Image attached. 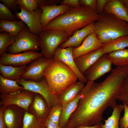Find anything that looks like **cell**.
<instances>
[{"label":"cell","mask_w":128,"mask_h":128,"mask_svg":"<svg viewBox=\"0 0 128 128\" xmlns=\"http://www.w3.org/2000/svg\"><path fill=\"white\" fill-rule=\"evenodd\" d=\"M102 82L87 81L80 92L77 108L70 117L65 128H77L82 126L100 124L103 114L108 107L117 105L116 97L128 69L124 66H116Z\"/></svg>","instance_id":"1"},{"label":"cell","mask_w":128,"mask_h":128,"mask_svg":"<svg viewBox=\"0 0 128 128\" xmlns=\"http://www.w3.org/2000/svg\"><path fill=\"white\" fill-rule=\"evenodd\" d=\"M98 15L96 12L88 7H70L65 12L50 21L42 30H59L72 36L77 31L95 22Z\"/></svg>","instance_id":"2"},{"label":"cell","mask_w":128,"mask_h":128,"mask_svg":"<svg viewBox=\"0 0 128 128\" xmlns=\"http://www.w3.org/2000/svg\"><path fill=\"white\" fill-rule=\"evenodd\" d=\"M43 75L50 90L57 96L78 79L75 73L68 66L53 58L45 70Z\"/></svg>","instance_id":"3"},{"label":"cell","mask_w":128,"mask_h":128,"mask_svg":"<svg viewBox=\"0 0 128 128\" xmlns=\"http://www.w3.org/2000/svg\"><path fill=\"white\" fill-rule=\"evenodd\" d=\"M94 32L103 44L118 38L128 36V23L103 11L95 22Z\"/></svg>","instance_id":"4"},{"label":"cell","mask_w":128,"mask_h":128,"mask_svg":"<svg viewBox=\"0 0 128 128\" xmlns=\"http://www.w3.org/2000/svg\"><path fill=\"white\" fill-rule=\"evenodd\" d=\"M43 56L51 60L57 48L71 36L62 31L55 29L43 30L38 35Z\"/></svg>","instance_id":"5"},{"label":"cell","mask_w":128,"mask_h":128,"mask_svg":"<svg viewBox=\"0 0 128 128\" xmlns=\"http://www.w3.org/2000/svg\"><path fill=\"white\" fill-rule=\"evenodd\" d=\"M40 48L38 36L32 33L26 25L15 36L14 42L7 48L6 51L10 54H15L30 50L37 51Z\"/></svg>","instance_id":"6"},{"label":"cell","mask_w":128,"mask_h":128,"mask_svg":"<svg viewBox=\"0 0 128 128\" xmlns=\"http://www.w3.org/2000/svg\"><path fill=\"white\" fill-rule=\"evenodd\" d=\"M18 83L23 86L24 90L41 95L50 109L53 106L60 104L57 96L50 90L44 76L39 82L21 79Z\"/></svg>","instance_id":"7"},{"label":"cell","mask_w":128,"mask_h":128,"mask_svg":"<svg viewBox=\"0 0 128 128\" xmlns=\"http://www.w3.org/2000/svg\"><path fill=\"white\" fill-rule=\"evenodd\" d=\"M43 56L41 52L30 50L15 54H10L6 52L0 55V64L21 67L31 63L33 61Z\"/></svg>","instance_id":"8"},{"label":"cell","mask_w":128,"mask_h":128,"mask_svg":"<svg viewBox=\"0 0 128 128\" xmlns=\"http://www.w3.org/2000/svg\"><path fill=\"white\" fill-rule=\"evenodd\" d=\"M36 93L26 90L10 94H0V105L4 106L14 105L28 111L29 106Z\"/></svg>","instance_id":"9"},{"label":"cell","mask_w":128,"mask_h":128,"mask_svg":"<svg viewBox=\"0 0 128 128\" xmlns=\"http://www.w3.org/2000/svg\"><path fill=\"white\" fill-rule=\"evenodd\" d=\"M18 6L20 11L14 14L16 18L22 21L28 27L32 33L38 35L42 30L41 21L42 10L38 8L33 11L29 12Z\"/></svg>","instance_id":"10"},{"label":"cell","mask_w":128,"mask_h":128,"mask_svg":"<svg viewBox=\"0 0 128 128\" xmlns=\"http://www.w3.org/2000/svg\"><path fill=\"white\" fill-rule=\"evenodd\" d=\"M112 62L107 54H104L84 74L87 81H94L111 70Z\"/></svg>","instance_id":"11"},{"label":"cell","mask_w":128,"mask_h":128,"mask_svg":"<svg viewBox=\"0 0 128 128\" xmlns=\"http://www.w3.org/2000/svg\"><path fill=\"white\" fill-rule=\"evenodd\" d=\"M50 60L43 56L38 58L27 66L21 78L37 82L40 81L44 76V72Z\"/></svg>","instance_id":"12"},{"label":"cell","mask_w":128,"mask_h":128,"mask_svg":"<svg viewBox=\"0 0 128 128\" xmlns=\"http://www.w3.org/2000/svg\"><path fill=\"white\" fill-rule=\"evenodd\" d=\"M26 111L16 105L4 106V116L7 128H22Z\"/></svg>","instance_id":"13"},{"label":"cell","mask_w":128,"mask_h":128,"mask_svg":"<svg viewBox=\"0 0 128 128\" xmlns=\"http://www.w3.org/2000/svg\"><path fill=\"white\" fill-rule=\"evenodd\" d=\"M74 48L70 46L62 48L59 47L55 51L53 58L60 60L70 68L76 74L79 81L87 83L86 78L79 72L75 64L72 53Z\"/></svg>","instance_id":"14"},{"label":"cell","mask_w":128,"mask_h":128,"mask_svg":"<svg viewBox=\"0 0 128 128\" xmlns=\"http://www.w3.org/2000/svg\"><path fill=\"white\" fill-rule=\"evenodd\" d=\"M102 45L94 32L84 39L79 47L74 48L73 57L75 59L87 54L101 48Z\"/></svg>","instance_id":"15"},{"label":"cell","mask_w":128,"mask_h":128,"mask_svg":"<svg viewBox=\"0 0 128 128\" xmlns=\"http://www.w3.org/2000/svg\"><path fill=\"white\" fill-rule=\"evenodd\" d=\"M50 109L44 98L40 95L36 93L32 102L29 106L28 112L45 122Z\"/></svg>","instance_id":"16"},{"label":"cell","mask_w":128,"mask_h":128,"mask_svg":"<svg viewBox=\"0 0 128 128\" xmlns=\"http://www.w3.org/2000/svg\"><path fill=\"white\" fill-rule=\"evenodd\" d=\"M104 54L101 47L74 59L78 70L84 75L90 67Z\"/></svg>","instance_id":"17"},{"label":"cell","mask_w":128,"mask_h":128,"mask_svg":"<svg viewBox=\"0 0 128 128\" xmlns=\"http://www.w3.org/2000/svg\"><path fill=\"white\" fill-rule=\"evenodd\" d=\"M70 7L66 5H55L40 6L42 10L41 23L42 28L58 16L66 11Z\"/></svg>","instance_id":"18"},{"label":"cell","mask_w":128,"mask_h":128,"mask_svg":"<svg viewBox=\"0 0 128 128\" xmlns=\"http://www.w3.org/2000/svg\"><path fill=\"white\" fill-rule=\"evenodd\" d=\"M128 23V12L120 0H110L103 11Z\"/></svg>","instance_id":"19"},{"label":"cell","mask_w":128,"mask_h":128,"mask_svg":"<svg viewBox=\"0 0 128 128\" xmlns=\"http://www.w3.org/2000/svg\"><path fill=\"white\" fill-rule=\"evenodd\" d=\"M85 86L80 81L73 83L57 96L60 104H62L72 101L78 95Z\"/></svg>","instance_id":"20"},{"label":"cell","mask_w":128,"mask_h":128,"mask_svg":"<svg viewBox=\"0 0 128 128\" xmlns=\"http://www.w3.org/2000/svg\"><path fill=\"white\" fill-rule=\"evenodd\" d=\"M80 96V92L72 101L61 104L62 109L59 122V125L61 128H65L71 116L76 109Z\"/></svg>","instance_id":"21"},{"label":"cell","mask_w":128,"mask_h":128,"mask_svg":"<svg viewBox=\"0 0 128 128\" xmlns=\"http://www.w3.org/2000/svg\"><path fill=\"white\" fill-rule=\"evenodd\" d=\"M27 66L14 67L0 64V75L6 79L19 81L21 76L25 72Z\"/></svg>","instance_id":"22"},{"label":"cell","mask_w":128,"mask_h":128,"mask_svg":"<svg viewBox=\"0 0 128 128\" xmlns=\"http://www.w3.org/2000/svg\"><path fill=\"white\" fill-rule=\"evenodd\" d=\"M21 20L10 21L0 20V32H5L11 36H16L26 26Z\"/></svg>","instance_id":"23"},{"label":"cell","mask_w":128,"mask_h":128,"mask_svg":"<svg viewBox=\"0 0 128 128\" xmlns=\"http://www.w3.org/2000/svg\"><path fill=\"white\" fill-rule=\"evenodd\" d=\"M18 81L6 79L0 75V93L1 94H14L24 90Z\"/></svg>","instance_id":"24"},{"label":"cell","mask_w":128,"mask_h":128,"mask_svg":"<svg viewBox=\"0 0 128 128\" xmlns=\"http://www.w3.org/2000/svg\"><path fill=\"white\" fill-rule=\"evenodd\" d=\"M128 47V36L121 37L103 44L102 47L104 54L125 49Z\"/></svg>","instance_id":"25"},{"label":"cell","mask_w":128,"mask_h":128,"mask_svg":"<svg viewBox=\"0 0 128 128\" xmlns=\"http://www.w3.org/2000/svg\"><path fill=\"white\" fill-rule=\"evenodd\" d=\"M124 109L123 104L117 105L113 109L111 116L105 120V123H101L102 128H120L119 121L120 114Z\"/></svg>","instance_id":"26"},{"label":"cell","mask_w":128,"mask_h":128,"mask_svg":"<svg viewBox=\"0 0 128 128\" xmlns=\"http://www.w3.org/2000/svg\"><path fill=\"white\" fill-rule=\"evenodd\" d=\"M107 54L114 65L116 66L128 65V49L115 51Z\"/></svg>","instance_id":"27"},{"label":"cell","mask_w":128,"mask_h":128,"mask_svg":"<svg viewBox=\"0 0 128 128\" xmlns=\"http://www.w3.org/2000/svg\"><path fill=\"white\" fill-rule=\"evenodd\" d=\"M22 128H46L45 122L26 111Z\"/></svg>","instance_id":"28"},{"label":"cell","mask_w":128,"mask_h":128,"mask_svg":"<svg viewBox=\"0 0 128 128\" xmlns=\"http://www.w3.org/2000/svg\"><path fill=\"white\" fill-rule=\"evenodd\" d=\"M15 36L4 32L0 33V55L6 51L7 48L14 42Z\"/></svg>","instance_id":"29"},{"label":"cell","mask_w":128,"mask_h":128,"mask_svg":"<svg viewBox=\"0 0 128 128\" xmlns=\"http://www.w3.org/2000/svg\"><path fill=\"white\" fill-rule=\"evenodd\" d=\"M95 22L91 23L82 28L75 32L73 35L77 37L82 42L88 36L94 32Z\"/></svg>","instance_id":"30"},{"label":"cell","mask_w":128,"mask_h":128,"mask_svg":"<svg viewBox=\"0 0 128 128\" xmlns=\"http://www.w3.org/2000/svg\"><path fill=\"white\" fill-rule=\"evenodd\" d=\"M116 99L125 104L128 107V74L126 77Z\"/></svg>","instance_id":"31"},{"label":"cell","mask_w":128,"mask_h":128,"mask_svg":"<svg viewBox=\"0 0 128 128\" xmlns=\"http://www.w3.org/2000/svg\"><path fill=\"white\" fill-rule=\"evenodd\" d=\"M17 4L25 10L33 11L39 8L37 0H16Z\"/></svg>","instance_id":"32"},{"label":"cell","mask_w":128,"mask_h":128,"mask_svg":"<svg viewBox=\"0 0 128 128\" xmlns=\"http://www.w3.org/2000/svg\"><path fill=\"white\" fill-rule=\"evenodd\" d=\"M62 109L60 104L53 106L50 109L47 119L59 125Z\"/></svg>","instance_id":"33"},{"label":"cell","mask_w":128,"mask_h":128,"mask_svg":"<svg viewBox=\"0 0 128 128\" xmlns=\"http://www.w3.org/2000/svg\"><path fill=\"white\" fill-rule=\"evenodd\" d=\"M17 18L12 11L5 5L0 3V20H17Z\"/></svg>","instance_id":"34"},{"label":"cell","mask_w":128,"mask_h":128,"mask_svg":"<svg viewBox=\"0 0 128 128\" xmlns=\"http://www.w3.org/2000/svg\"><path fill=\"white\" fill-rule=\"evenodd\" d=\"M82 42L77 37L73 35L59 47L62 48L70 46L77 48L79 47Z\"/></svg>","instance_id":"35"},{"label":"cell","mask_w":128,"mask_h":128,"mask_svg":"<svg viewBox=\"0 0 128 128\" xmlns=\"http://www.w3.org/2000/svg\"><path fill=\"white\" fill-rule=\"evenodd\" d=\"M0 1L14 13L18 12L20 9L16 3V0H0Z\"/></svg>","instance_id":"36"},{"label":"cell","mask_w":128,"mask_h":128,"mask_svg":"<svg viewBox=\"0 0 128 128\" xmlns=\"http://www.w3.org/2000/svg\"><path fill=\"white\" fill-rule=\"evenodd\" d=\"M124 106L123 116L120 118L119 124L120 128H128V107L123 103Z\"/></svg>","instance_id":"37"},{"label":"cell","mask_w":128,"mask_h":128,"mask_svg":"<svg viewBox=\"0 0 128 128\" xmlns=\"http://www.w3.org/2000/svg\"><path fill=\"white\" fill-rule=\"evenodd\" d=\"M97 0H79L81 6L89 7L94 11H96Z\"/></svg>","instance_id":"38"},{"label":"cell","mask_w":128,"mask_h":128,"mask_svg":"<svg viewBox=\"0 0 128 128\" xmlns=\"http://www.w3.org/2000/svg\"><path fill=\"white\" fill-rule=\"evenodd\" d=\"M62 0H37L39 7L42 6L50 5L60 4Z\"/></svg>","instance_id":"39"},{"label":"cell","mask_w":128,"mask_h":128,"mask_svg":"<svg viewBox=\"0 0 128 128\" xmlns=\"http://www.w3.org/2000/svg\"><path fill=\"white\" fill-rule=\"evenodd\" d=\"M59 5H68L73 7H78L81 6L79 0H62Z\"/></svg>","instance_id":"40"},{"label":"cell","mask_w":128,"mask_h":128,"mask_svg":"<svg viewBox=\"0 0 128 128\" xmlns=\"http://www.w3.org/2000/svg\"><path fill=\"white\" fill-rule=\"evenodd\" d=\"M110 0H97L96 5V11L98 14L103 11L106 4Z\"/></svg>","instance_id":"41"},{"label":"cell","mask_w":128,"mask_h":128,"mask_svg":"<svg viewBox=\"0 0 128 128\" xmlns=\"http://www.w3.org/2000/svg\"><path fill=\"white\" fill-rule=\"evenodd\" d=\"M4 106L0 105V128H7L5 122L4 116Z\"/></svg>","instance_id":"42"},{"label":"cell","mask_w":128,"mask_h":128,"mask_svg":"<svg viewBox=\"0 0 128 128\" xmlns=\"http://www.w3.org/2000/svg\"><path fill=\"white\" fill-rule=\"evenodd\" d=\"M46 128H61L58 124L47 119L45 122Z\"/></svg>","instance_id":"43"},{"label":"cell","mask_w":128,"mask_h":128,"mask_svg":"<svg viewBox=\"0 0 128 128\" xmlns=\"http://www.w3.org/2000/svg\"><path fill=\"white\" fill-rule=\"evenodd\" d=\"M101 123L92 126H82L77 127V128H102L101 126Z\"/></svg>","instance_id":"44"},{"label":"cell","mask_w":128,"mask_h":128,"mask_svg":"<svg viewBox=\"0 0 128 128\" xmlns=\"http://www.w3.org/2000/svg\"><path fill=\"white\" fill-rule=\"evenodd\" d=\"M120 1L124 5L128 12V0H120Z\"/></svg>","instance_id":"45"},{"label":"cell","mask_w":128,"mask_h":128,"mask_svg":"<svg viewBox=\"0 0 128 128\" xmlns=\"http://www.w3.org/2000/svg\"></svg>","instance_id":"46"}]
</instances>
